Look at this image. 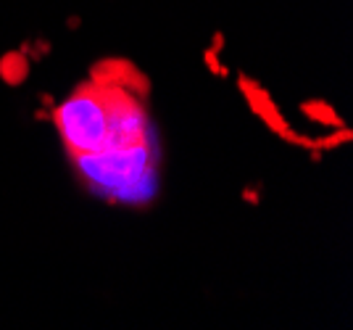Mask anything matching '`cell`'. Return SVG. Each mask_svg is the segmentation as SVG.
I'll return each instance as SVG.
<instances>
[{
	"label": "cell",
	"mask_w": 353,
	"mask_h": 330,
	"mask_svg": "<svg viewBox=\"0 0 353 330\" xmlns=\"http://www.w3.org/2000/svg\"><path fill=\"white\" fill-rule=\"evenodd\" d=\"M50 119L59 127L63 146L72 153L103 148L105 122H108V88H79L63 104H56Z\"/></svg>",
	"instance_id": "7a4b0ae2"
},
{
	"label": "cell",
	"mask_w": 353,
	"mask_h": 330,
	"mask_svg": "<svg viewBox=\"0 0 353 330\" xmlns=\"http://www.w3.org/2000/svg\"><path fill=\"white\" fill-rule=\"evenodd\" d=\"M259 188H245V191H243V201H248V204H253V206H256V204H259V201H261V198H259Z\"/></svg>",
	"instance_id": "9c48e42d"
},
{
	"label": "cell",
	"mask_w": 353,
	"mask_h": 330,
	"mask_svg": "<svg viewBox=\"0 0 353 330\" xmlns=\"http://www.w3.org/2000/svg\"><path fill=\"white\" fill-rule=\"evenodd\" d=\"M203 61H206V66L211 69V75H219V77H227V75H230V72H227V69H224V66L219 64V59H216V53H214L211 48H208L206 53H203Z\"/></svg>",
	"instance_id": "ba28073f"
},
{
	"label": "cell",
	"mask_w": 353,
	"mask_h": 330,
	"mask_svg": "<svg viewBox=\"0 0 353 330\" xmlns=\"http://www.w3.org/2000/svg\"><path fill=\"white\" fill-rule=\"evenodd\" d=\"M79 24H82V19H79V16H72V19L66 21V27H69V30H77Z\"/></svg>",
	"instance_id": "4fadbf2b"
},
{
	"label": "cell",
	"mask_w": 353,
	"mask_h": 330,
	"mask_svg": "<svg viewBox=\"0 0 353 330\" xmlns=\"http://www.w3.org/2000/svg\"><path fill=\"white\" fill-rule=\"evenodd\" d=\"M40 104H45L50 111H53V106H56V98L53 95H48V93H40Z\"/></svg>",
	"instance_id": "8fae6325"
},
{
	"label": "cell",
	"mask_w": 353,
	"mask_h": 330,
	"mask_svg": "<svg viewBox=\"0 0 353 330\" xmlns=\"http://www.w3.org/2000/svg\"><path fill=\"white\" fill-rule=\"evenodd\" d=\"M34 119L37 122H45V119H50V108H40V111H34Z\"/></svg>",
	"instance_id": "7c38bea8"
},
{
	"label": "cell",
	"mask_w": 353,
	"mask_h": 330,
	"mask_svg": "<svg viewBox=\"0 0 353 330\" xmlns=\"http://www.w3.org/2000/svg\"><path fill=\"white\" fill-rule=\"evenodd\" d=\"M353 133L343 124V127H338V133H332L330 137H319L316 143H319V148L322 151H330V148H338V146H343V143H351Z\"/></svg>",
	"instance_id": "52a82bcc"
},
{
	"label": "cell",
	"mask_w": 353,
	"mask_h": 330,
	"mask_svg": "<svg viewBox=\"0 0 353 330\" xmlns=\"http://www.w3.org/2000/svg\"><path fill=\"white\" fill-rule=\"evenodd\" d=\"M161 191V180H159V166H148L145 172L132 180L130 185L119 188L114 193H108L103 198L105 204H114V206H148L156 201V195Z\"/></svg>",
	"instance_id": "277c9868"
},
{
	"label": "cell",
	"mask_w": 353,
	"mask_h": 330,
	"mask_svg": "<svg viewBox=\"0 0 353 330\" xmlns=\"http://www.w3.org/2000/svg\"><path fill=\"white\" fill-rule=\"evenodd\" d=\"M156 140L148 137L134 146H119V148H98L85 153H72L77 175L88 185L92 195L105 198L119 188L137 180L148 166L156 164Z\"/></svg>",
	"instance_id": "6da1fadb"
},
{
	"label": "cell",
	"mask_w": 353,
	"mask_h": 330,
	"mask_svg": "<svg viewBox=\"0 0 353 330\" xmlns=\"http://www.w3.org/2000/svg\"><path fill=\"white\" fill-rule=\"evenodd\" d=\"M301 111L309 117V119L319 122V124H330V127H343V119L338 117V111L332 106H327L324 101H306L301 106Z\"/></svg>",
	"instance_id": "8992f818"
},
{
	"label": "cell",
	"mask_w": 353,
	"mask_h": 330,
	"mask_svg": "<svg viewBox=\"0 0 353 330\" xmlns=\"http://www.w3.org/2000/svg\"><path fill=\"white\" fill-rule=\"evenodd\" d=\"M27 72H30V59L21 56L19 50L0 61V77H3L6 82H11V85L24 82V79H27Z\"/></svg>",
	"instance_id": "5b68a950"
},
{
	"label": "cell",
	"mask_w": 353,
	"mask_h": 330,
	"mask_svg": "<svg viewBox=\"0 0 353 330\" xmlns=\"http://www.w3.org/2000/svg\"><path fill=\"white\" fill-rule=\"evenodd\" d=\"M150 135V117L130 93L108 90V122H105L103 148L134 146Z\"/></svg>",
	"instance_id": "3957f363"
},
{
	"label": "cell",
	"mask_w": 353,
	"mask_h": 330,
	"mask_svg": "<svg viewBox=\"0 0 353 330\" xmlns=\"http://www.w3.org/2000/svg\"><path fill=\"white\" fill-rule=\"evenodd\" d=\"M221 46H224V35H221V32H216V35H214V46H211V50H214V53H219Z\"/></svg>",
	"instance_id": "30bf717a"
}]
</instances>
